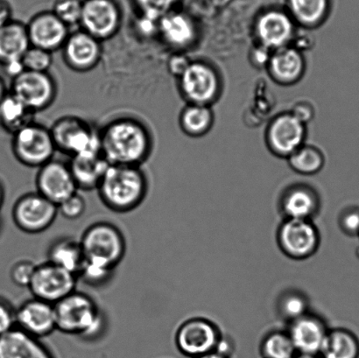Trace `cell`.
<instances>
[{
  "label": "cell",
  "mask_w": 359,
  "mask_h": 358,
  "mask_svg": "<svg viewBox=\"0 0 359 358\" xmlns=\"http://www.w3.org/2000/svg\"><path fill=\"white\" fill-rule=\"evenodd\" d=\"M101 153L110 165L142 167L154 151L149 126L131 116L111 119L100 129Z\"/></svg>",
  "instance_id": "obj_1"
},
{
  "label": "cell",
  "mask_w": 359,
  "mask_h": 358,
  "mask_svg": "<svg viewBox=\"0 0 359 358\" xmlns=\"http://www.w3.org/2000/svg\"><path fill=\"white\" fill-rule=\"evenodd\" d=\"M97 191L101 202L111 212L128 213L146 199L149 180L142 167L110 165Z\"/></svg>",
  "instance_id": "obj_2"
},
{
  "label": "cell",
  "mask_w": 359,
  "mask_h": 358,
  "mask_svg": "<svg viewBox=\"0 0 359 358\" xmlns=\"http://www.w3.org/2000/svg\"><path fill=\"white\" fill-rule=\"evenodd\" d=\"M56 331L86 340L97 338L105 329V317L93 298L75 292L55 304Z\"/></svg>",
  "instance_id": "obj_3"
},
{
  "label": "cell",
  "mask_w": 359,
  "mask_h": 358,
  "mask_svg": "<svg viewBox=\"0 0 359 358\" xmlns=\"http://www.w3.org/2000/svg\"><path fill=\"white\" fill-rule=\"evenodd\" d=\"M49 129L56 149L70 158L102 153L100 129L79 116H62Z\"/></svg>",
  "instance_id": "obj_4"
},
{
  "label": "cell",
  "mask_w": 359,
  "mask_h": 358,
  "mask_svg": "<svg viewBox=\"0 0 359 358\" xmlns=\"http://www.w3.org/2000/svg\"><path fill=\"white\" fill-rule=\"evenodd\" d=\"M80 243L86 259L114 269L126 252L124 235L117 226L107 222L91 224L83 231Z\"/></svg>",
  "instance_id": "obj_5"
},
{
  "label": "cell",
  "mask_w": 359,
  "mask_h": 358,
  "mask_svg": "<svg viewBox=\"0 0 359 358\" xmlns=\"http://www.w3.org/2000/svg\"><path fill=\"white\" fill-rule=\"evenodd\" d=\"M11 149L18 163L30 168H40L55 159L56 146L50 129L36 121L14 133Z\"/></svg>",
  "instance_id": "obj_6"
},
{
  "label": "cell",
  "mask_w": 359,
  "mask_h": 358,
  "mask_svg": "<svg viewBox=\"0 0 359 358\" xmlns=\"http://www.w3.org/2000/svg\"><path fill=\"white\" fill-rule=\"evenodd\" d=\"M9 92L37 114L38 112L47 110L55 103L57 97L58 86L49 72L25 70L12 79Z\"/></svg>",
  "instance_id": "obj_7"
},
{
  "label": "cell",
  "mask_w": 359,
  "mask_h": 358,
  "mask_svg": "<svg viewBox=\"0 0 359 358\" xmlns=\"http://www.w3.org/2000/svg\"><path fill=\"white\" fill-rule=\"evenodd\" d=\"M13 220L21 231L27 234H40L55 223L58 207L38 192L21 195L13 208Z\"/></svg>",
  "instance_id": "obj_8"
},
{
  "label": "cell",
  "mask_w": 359,
  "mask_h": 358,
  "mask_svg": "<svg viewBox=\"0 0 359 358\" xmlns=\"http://www.w3.org/2000/svg\"><path fill=\"white\" fill-rule=\"evenodd\" d=\"M77 276L50 262L37 265L28 289L34 298L55 305L75 292Z\"/></svg>",
  "instance_id": "obj_9"
},
{
  "label": "cell",
  "mask_w": 359,
  "mask_h": 358,
  "mask_svg": "<svg viewBox=\"0 0 359 358\" xmlns=\"http://www.w3.org/2000/svg\"><path fill=\"white\" fill-rule=\"evenodd\" d=\"M122 26V13L114 0L83 1L80 29L101 42L111 40Z\"/></svg>",
  "instance_id": "obj_10"
},
{
  "label": "cell",
  "mask_w": 359,
  "mask_h": 358,
  "mask_svg": "<svg viewBox=\"0 0 359 358\" xmlns=\"http://www.w3.org/2000/svg\"><path fill=\"white\" fill-rule=\"evenodd\" d=\"M222 336L217 326L203 318L183 322L175 334V345L183 355L196 358L216 352Z\"/></svg>",
  "instance_id": "obj_11"
},
{
  "label": "cell",
  "mask_w": 359,
  "mask_h": 358,
  "mask_svg": "<svg viewBox=\"0 0 359 358\" xmlns=\"http://www.w3.org/2000/svg\"><path fill=\"white\" fill-rule=\"evenodd\" d=\"M278 243L287 257L305 259L318 251L320 235L311 220L287 219L278 230Z\"/></svg>",
  "instance_id": "obj_12"
},
{
  "label": "cell",
  "mask_w": 359,
  "mask_h": 358,
  "mask_svg": "<svg viewBox=\"0 0 359 358\" xmlns=\"http://www.w3.org/2000/svg\"><path fill=\"white\" fill-rule=\"evenodd\" d=\"M35 186L39 194L57 207L79 191L69 163L55 159L38 168Z\"/></svg>",
  "instance_id": "obj_13"
},
{
  "label": "cell",
  "mask_w": 359,
  "mask_h": 358,
  "mask_svg": "<svg viewBox=\"0 0 359 358\" xmlns=\"http://www.w3.org/2000/svg\"><path fill=\"white\" fill-rule=\"evenodd\" d=\"M103 42L82 29L70 32L61 49L63 62L76 73L96 69L103 55Z\"/></svg>",
  "instance_id": "obj_14"
},
{
  "label": "cell",
  "mask_w": 359,
  "mask_h": 358,
  "mask_svg": "<svg viewBox=\"0 0 359 358\" xmlns=\"http://www.w3.org/2000/svg\"><path fill=\"white\" fill-rule=\"evenodd\" d=\"M183 97L190 104L207 105L217 97L219 81L216 71L203 62H191L179 78Z\"/></svg>",
  "instance_id": "obj_15"
},
{
  "label": "cell",
  "mask_w": 359,
  "mask_h": 358,
  "mask_svg": "<svg viewBox=\"0 0 359 358\" xmlns=\"http://www.w3.org/2000/svg\"><path fill=\"white\" fill-rule=\"evenodd\" d=\"M26 25L31 46L53 54L61 50L70 34L69 27L53 12L38 13Z\"/></svg>",
  "instance_id": "obj_16"
},
{
  "label": "cell",
  "mask_w": 359,
  "mask_h": 358,
  "mask_svg": "<svg viewBox=\"0 0 359 358\" xmlns=\"http://www.w3.org/2000/svg\"><path fill=\"white\" fill-rule=\"evenodd\" d=\"M16 327L39 339L56 331L55 305L33 299L25 301L16 310Z\"/></svg>",
  "instance_id": "obj_17"
},
{
  "label": "cell",
  "mask_w": 359,
  "mask_h": 358,
  "mask_svg": "<svg viewBox=\"0 0 359 358\" xmlns=\"http://www.w3.org/2000/svg\"><path fill=\"white\" fill-rule=\"evenodd\" d=\"M305 135L304 123L293 114L285 113L278 116L271 123L267 132V140L274 153L290 157L302 146Z\"/></svg>",
  "instance_id": "obj_18"
},
{
  "label": "cell",
  "mask_w": 359,
  "mask_h": 358,
  "mask_svg": "<svg viewBox=\"0 0 359 358\" xmlns=\"http://www.w3.org/2000/svg\"><path fill=\"white\" fill-rule=\"evenodd\" d=\"M328 331L321 318L307 314L290 322L287 334L297 354L319 357Z\"/></svg>",
  "instance_id": "obj_19"
},
{
  "label": "cell",
  "mask_w": 359,
  "mask_h": 358,
  "mask_svg": "<svg viewBox=\"0 0 359 358\" xmlns=\"http://www.w3.org/2000/svg\"><path fill=\"white\" fill-rule=\"evenodd\" d=\"M257 35L260 44L272 50L287 47L294 39L293 20L280 11H269L259 18L256 24Z\"/></svg>",
  "instance_id": "obj_20"
},
{
  "label": "cell",
  "mask_w": 359,
  "mask_h": 358,
  "mask_svg": "<svg viewBox=\"0 0 359 358\" xmlns=\"http://www.w3.org/2000/svg\"><path fill=\"white\" fill-rule=\"evenodd\" d=\"M0 358H55L41 339L14 328L0 336Z\"/></svg>",
  "instance_id": "obj_21"
},
{
  "label": "cell",
  "mask_w": 359,
  "mask_h": 358,
  "mask_svg": "<svg viewBox=\"0 0 359 358\" xmlns=\"http://www.w3.org/2000/svg\"><path fill=\"white\" fill-rule=\"evenodd\" d=\"M158 36L168 47L181 52L195 40V25L186 14L171 11L161 18Z\"/></svg>",
  "instance_id": "obj_22"
},
{
  "label": "cell",
  "mask_w": 359,
  "mask_h": 358,
  "mask_svg": "<svg viewBox=\"0 0 359 358\" xmlns=\"http://www.w3.org/2000/svg\"><path fill=\"white\" fill-rule=\"evenodd\" d=\"M68 163L77 187L86 191L97 189L110 166L102 153L72 157Z\"/></svg>",
  "instance_id": "obj_23"
},
{
  "label": "cell",
  "mask_w": 359,
  "mask_h": 358,
  "mask_svg": "<svg viewBox=\"0 0 359 358\" xmlns=\"http://www.w3.org/2000/svg\"><path fill=\"white\" fill-rule=\"evenodd\" d=\"M30 47L26 24L13 20L0 27V66L20 61Z\"/></svg>",
  "instance_id": "obj_24"
},
{
  "label": "cell",
  "mask_w": 359,
  "mask_h": 358,
  "mask_svg": "<svg viewBox=\"0 0 359 358\" xmlns=\"http://www.w3.org/2000/svg\"><path fill=\"white\" fill-rule=\"evenodd\" d=\"M304 65L301 51L287 46L274 50L267 67L271 76L277 82L290 84L301 78L304 71Z\"/></svg>",
  "instance_id": "obj_25"
},
{
  "label": "cell",
  "mask_w": 359,
  "mask_h": 358,
  "mask_svg": "<svg viewBox=\"0 0 359 358\" xmlns=\"http://www.w3.org/2000/svg\"><path fill=\"white\" fill-rule=\"evenodd\" d=\"M318 208V196L304 187L291 188L281 201V210L287 219L311 220Z\"/></svg>",
  "instance_id": "obj_26"
},
{
  "label": "cell",
  "mask_w": 359,
  "mask_h": 358,
  "mask_svg": "<svg viewBox=\"0 0 359 358\" xmlns=\"http://www.w3.org/2000/svg\"><path fill=\"white\" fill-rule=\"evenodd\" d=\"M48 259V261L52 264L77 276L86 259V256H84L80 240L65 237L55 241L49 247Z\"/></svg>",
  "instance_id": "obj_27"
},
{
  "label": "cell",
  "mask_w": 359,
  "mask_h": 358,
  "mask_svg": "<svg viewBox=\"0 0 359 358\" xmlns=\"http://www.w3.org/2000/svg\"><path fill=\"white\" fill-rule=\"evenodd\" d=\"M320 358H359V339L346 329H334L327 333Z\"/></svg>",
  "instance_id": "obj_28"
},
{
  "label": "cell",
  "mask_w": 359,
  "mask_h": 358,
  "mask_svg": "<svg viewBox=\"0 0 359 358\" xmlns=\"http://www.w3.org/2000/svg\"><path fill=\"white\" fill-rule=\"evenodd\" d=\"M36 114L10 92L0 103V128L9 135L34 122Z\"/></svg>",
  "instance_id": "obj_29"
},
{
  "label": "cell",
  "mask_w": 359,
  "mask_h": 358,
  "mask_svg": "<svg viewBox=\"0 0 359 358\" xmlns=\"http://www.w3.org/2000/svg\"><path fill=\"white\" fill-rule=\"evenodd\" d=\"M179 123L186 135L201 136L212 125L213 113L207 105L189 104L182 111Z\"/></svg>",
  "instance_id": "obj_30"
},
{
  "label": "cell",
  "mask_w": 359,
  "mask_h": 358,
  "mask_svg": "<svg viewBox=\"0 0 359 358\" xmlns=\"http://www.w3.org/2000/svg\"><path fill=\"white\" fill-rule=\"evenodd\" d=\"M292 16L299 23L312 27L321 22L329 8V0H288Z\"/></svg>",
  "instance_id": "obj_31"
},
{
  "label": "cell",
  "mask_w": 359,
  "mask_h": 358,
  "mask_svg": "<svg viewBox=\"0 0 359 358\" xmlns=\"http://www.w3.org/2000/svg\"><path fill=\"white\" fill-rule=\"evenodd\" d=\"M288 158L290 167L302 174L318 173L325 164L323 153L311 146H302Z\"/></svg>",
  "instance_id": "obj_32"
},
{
  "label": "cell",
  "mask_w": 359,
  "mask_h": 358,
  "mask_svg": "<svg viewBox=\"0 0 359 358\" xmlns=\"http://www.w3.org/2000/svg\"><path fill=\"white\" fill-rule=\"evenodd\" d=\"M263 358H294L297 355L287 332L273 331L264 338L260 347Z\"/></svg>",
  "instance_id": "obj_33"
},
{
  "label": "cell",
  "mask_w": 359,
  "mask_h": 358,
  "mask_svg": "<svg viewBox=\"0 0 359 358\" xmlns=\"http://www.w3.org/2000/svg\"><path fill=\"white\" fill-rule=\"evenodd\" d=\"M308 308L307 298L295 291L283 294L279 301V310L281 315L290 322L309 314Z\"/></svg>",
  "instance_id": "obj_34"
},
{
  "label": "cell",
  "mask_w": 359,
  "mask_h": 358,
  "mask_svg": "<svg viewBox=\"0 0 359 358\" xmlns=\"http://www.w3.org/2000/svg\"><path fill=\"white\" fill-rule=\"evenodd\" d=\"M114 271V268L86 259L77 278L82 280L87 285L100 287L110 280Z\"/></svg>",
  "instance_id": "obj_35"
},
{
  "label": "cell",
  "mask_w": 359,
  "mask_h": 358,
  "mask_svg": "<svg viewBox=\"0 0 359 358\" xmlns=\"http://www.w3.org/2000/svg\"><path fill=\"white\" fill-rule=\"evenodd\" d=\"M83 2L81 0H57L52 12L69 28L79 26Z\"/></svg>",
  "instance_id": "obj_36"
},
{
  "label": "cell",
  "mask_w": 359,
  "mask_h": 358,
  "mask_svg": "<svg viewBox=\"0 0 359 358\" xmlns=\"http://www.w3.org/2000/svg\"><path fill=\"white\" fill-rule=\"evenodd\" d=\"M25 69L34 72H49L53 65V53L31 46L22 59Z\"/></svg>",
  "instance_id": "obj_37"
},
{
  "label": "cell",
  "mask_w": 359,
  "mask_h": 358,
  "mask_svg": "<svg viewBox=\"0 0 359 358\" xmlns=\"http://www.w3.org/2000/svg\"><path fill=\"white\" fill-rule=\"evenodd\" d=\"M139 15L160 20L165 14L173 11L177 0H135Z\"/></svg>",
  "instance_id": "obj_38"
},
{
  "label": "cell",
  "mask_w": 359,
  "mask_h": 358,
  "mask_svg": "<svg viewBox=\"0 0 359 358\" xmlns=\"http://www.w3.org/2000/svg\"><path fill=\"white\" fill-rule=\"evenodd\" d=\"M37 265L30 261H20L13 266L10 277L12 282L20 287H29Z\"/></svg>",
  "instance_id": "obj_39"
},
{
  "label": "cell",
  "mask_w": 359,
  "mask_h": 358,
  "mask_svg": "<svg viewBox=\"0 0 359 358\" xmlns=\"http://www.w3.org/2000/svg\"><path fill=\"white\" fill-rule=\"evenodd\" d=\"M86 210V199L79 192L70 196L58 206L59 214L68 220H76L82 217Z\"/></svg>",
  "instance_id": "obj_40"
},
{
  "label": "cell",
  "mask_w": 359,
  "mask_h": 358,
  "mask_svg": "<svg viewBox=\"0 0 359 358\" xmlns=\"http://www.w3.org/2000/svg\"><path fill=\"white\" fill-rule=\"evenodd\" d=\"M341 230L350 237H359V207L344 209L339 219Z\"/></svg>",
  "instance_id": "obj_41"
},
{
  "label": "cell",
  "mask_w": 359,
  "mask_h": 358,
  "mask_svg": "<svg viewBox=\"0 0 359 358\" xmlns=\"http://www.w3.org/2000/svg\"><path fill=\"white\" fill-rule=\"evenodd\" d=\"M15 313L8 301L0 298V336L16 328Z\"/></svg>",
  "instance_id": "obj_42"
},
{
  "label": "cell",
  "mask_w": 359,
  "mask_h": 358,
  "mask_svg": "<svg viewBox=\"0 0 359 358\" xmlns=\"http://www.w3.org/2000/svg\"><path fill=\"white\" fill-rule=\"evenodd\" d=\"M191 61L188 56L182 54V52H177L172 55L168 60L167 67L170 75L180 78L188 69Z\"/></svg>",
  "instance_id": "obj_43"
},
{
  "label": "cell",
  "mask_w": 359,
  "mask_h": 358,
  "mask_svg": "<svg viewBox=\"0 0 359 358\" xmlns=\"http://www.w3.org/2000/svg\"><path fill=\"white\" fill-rule=\"evenodd\" d=\"M159 20L147 16L139 15L136 23V29L144 37L149 38L154 35H158Z\"/></svg>",
  "instance_id": "obj_44"
},
{
  "label": "cell",
  "mask_w": 359,
  "mask_h": 358,
  "mask_svg": "<svg viewBox=\"0 0 359 358\" xmlns=\"http://www.w3.org/2000/svg\"><path fill=\"white\" fill-rule=\"evenodd\" d=\"M272 54L273 53L271 52L270 48L259 44L252 49L250 58H251L252 64L257 68H264V67L269 66Z\"/></svg>",
  "instance_id": "obj_45"
},
{
  "label": "cell",
  "mask_w": 359,
  "mask_h": 358,
  "mask_svg": "<svg viewBox=\"0 0 359 358\" xmlns=\"http://www.w3.org/2000/svg\"><path fill=\"white\" fill-rule=\"evenodd\" d=\"M290 113L293 114L295 118L305 125L306 123L312 121V118H314L315 112L311 104L302 102V103L294 104L293 110H292Z\"/></svg>",
  "instance_id": "obj_46"
},
{
  "label": "cell",
  "mask_w": 359,
  "mask_h": 358,
  "mask_svg": "<svg viewBox=\"0 0 359 358\" xmlns=\"http://www.w3.org/2000/svg\"><path fill=\"white\" fill-rule=\"evenodd\" d=\"M13 19V9L6 0H0V27L5 26Z\"/></svg>",
  "instance_id": "obj_47"
},
{
  "label": "cell",
  "mask_w": 359,
  "mask_h": 358,
  "mask_svg": "<svg viewBox=\"0 0 359 358\" xmlns=\"http://www.w3.org/2000/svg\"><path fill=\"white\" fill-rule=\"evenodd\" d=\"M2 68L11 79L15 78L16 76L20 75L21 73L26 70L21 60L20 61L10 62L8 64L3 66Z\"/></svg>",
  "instance_id": "obj_48"
},
{
  "label": "cell",
  "mask_w": 359,
  "mask_h": 358,
  "mask_svg": "<svg viewBox=\"0 0 359 358\" xmlns=\"http://www.w3.org/2000/svg\"><path fill=\"white\" fill-rule=\"evenodd\" d=\"M9 93V86H7L6 81L0 76V103L6 97V95Z\"/></svg>",
  "instance_id": "obj_49"
},
{
  "label": "cell",
  "mask_w": 359,
  "mask_h": 358,
  "mask_svg": "<svg viewBox=\"0 0 359 358\" xmlns=\"http://www.w3.org/2000/svg\"><path fill=\"white\" fill-rule=\"evenodd\" d=\"M196 358H230L227 356L223 355V354H221L217 352H213L210 353L205 354V355L201 356Z\"/></svg>",
  "instance_id": "obj_50"
},
{
  "label": "cell",
  "mask_w": 359,
  "mask_h": 358,
  "mask_svg": "<svg viewBox=\"0 0 359 358\" xmlns=\"http://www.w3.org/2000/svg\"><path fill=\"white\" fill-rule=\"evenodd\" d=\"M5 187L2 184V182L0 181V210H1L2 206L4 205V202H5Z\"/></svg>",
  "instance_id": "obj_51"
},
{
  "label": "cell",
  "mask_w": 359,
  "mask_h": 358,
  "mask_svg": "<svg viewBox=\"0 0 359 358\" xmlns=\"http://www.w3.org/2000/svg\"><path fill=\"white\" fill-rule=\"evenodd\" d=\"M294 358H320L318 356L311 355H302V354H297Z\"/></svg>",
  "instance_id": "obj_52"
},
{
  "label": "cell",
  "mask_w": 359,
  "mask_h": 358,
  "mask_svg": "<svg viewBox=\"0 0 359 358\" xmlns=\"http://www.w3.org/2000/svg\"></svg>",
  "instance_id": "obj_53"
}]
</instances>
